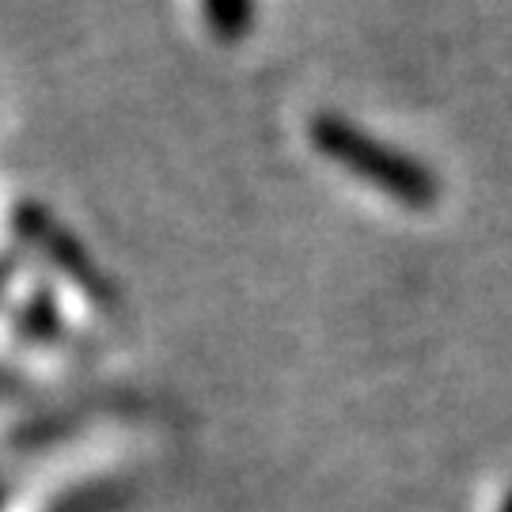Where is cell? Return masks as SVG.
<instances>
[{
	"mask_svg": "<svg viewBox=\"0 0 512 512\" xmlns=\"http://www.w3.org/2000/svg\"><path fill=\"white\" fill-rule=\"evenodd\" d=\"M126 501V490L118 482H95V486H80L73 494L57 497L50 512H114Z\"/></svg>",
	"mask_w": 512,
	"mask_h": 512,
	"instance_id": "cell-5",
	"label": "cell"
},
{
	"mask_svg": "<svg viewBox=\"0 0 512 512\" xmlns=\"http://www.w3.org/2000/svg\"><path fill=\"white\" fill-rule=\"evenodd\" d=\"M501 512H512V497H509V501H505V509H501Z\"/></svg>",
	"mask_w": 512,
	"mask_h": 512,
	"instance_id": "cell-6",
	"label": "cell"
},
{
	"mask_svg": "<svg viewBox=\"0 0 512 512\" xmlns=\"http://www.w3.org/2000/svg\"><path fill=\"white\" fill-rule=\"evenodd\" d=\"M308 137L311 145L319 148V156H327L330 164L349 171L353 179L372 183L391 202L410 205V209H429V205L437 202L440 186H437V175L429 167L418 164L414 156L399 152V148L376 141L372 133L353 126L342 114H319V118H311Z\"/></svg>",
	"mask_w": 512,
	"mask_h": 512,
	"instance_id": "cell-1",
	"label": "cell"
},
{
	"mask_svg": "<svg viewBox=\"0 0 512 512\" xmlns=\"http://www.w3.org/2000/svg\"><path fill=\"white\" fill-rule=\"evenodd\" d=\"M0 509H4V490H0Z\"/></svg>",
	"mask_w": 512,
	"mask_h": 512,
	"instance_id": "cell-7",
	"label": "cell"
},
{
	"mask_svg": "<svg viewBox=\"0 0 512 512\" xmlns=\"http://www.w3.org/2000/svg\"><path fill=\"white\" fill-rule=\"evenodd\" d=\"M12 330L23 346H57L65 334V315L57 308L54 293L38 285L35 293L23 296V304L12 315Z\"/></svg>",
	"mask_w": 512,
	"mask_h": 512,
	"instance_id": "cell-3",
	"label": "cell"
},
{
	"mask_svg": "<svg viewBox=\"0 0 512 512\" xmlns=\"http://www.w3.org/2000/svg\"><path fill=\"white\" fill-rule=\"evenodd\" d=\"M205 27L213 31L220 42H239L251 31L255 19V0H202Z\"/></svg>",
	"mask_w": 512,
	"mask_h": 512,
	"instance_id": "cell-4",
	"label": "cell"
},
{
	"mask_svg": "<svg viewBox=\"0 0 512 512\" xmlns=\"http://www.w3.org/2000/svg\"><path fill=\"white\" fill-rule=\"evenodd\" d=\"M16 228H19V236L27 239V243H35V251H42V258H46L54 270H61V274L69 277L80 293L99 300V304H107L110 293H107V285H103V277H99V270L92 266V258L80 251V243H76L69 232H57L42 209H31V205L19 209Z\"/></svg>",
	"mask_w": 512,
	"mask_h": 512,
	"instance_id": "cell-2",
	"label": "cell"
}]
</instances>
